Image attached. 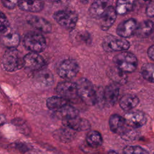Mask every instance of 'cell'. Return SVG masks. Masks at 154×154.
Returning <instances> with one entry per match:
<instances>
[{"instance_id":"cell-1","label":"cell","mask_w":154,"mask_h":154,"mask_svg":"<svg viewBox=\"0 0 154 154\" xmlns=\"http://www.w3.org/2000/svg\"><path fill=\"white\" fill-rule=\"evenodd\" d=\"M76 85L78 97L85 104L91 106L97 102V92L91 81L86 78H82L77 81Z\"/></svg>"},{"instance_id":"cell-2","label":"cell","mask_w":154,"mask_h":154,"mask_svg":"<svg viewBox=\"0 0 154 154\" xmlns=\"http://www.w3.org/2000/svg\"><path fill=\"white\" fill-rule=\"evenodd\" d=\"M1 64L7 72H15L23 67V57L16 48L7 49L4 54Z\"/></svg>"},{"instance_id":"cell-3","label":"cell","mask_w":154,"mask_h":154,"mask_svg":"<svg viewBox=\"0 0 154 154\" xmlns=\"http://www.w3.org/2000/svg\"><path fill=\"white\" fill-rule=\"evenodd\" d=\"M113 62L119 69L123 72L132 73L137 67L138 60L131 52L123 51L116 54L113 58Z\"/></svg>"},{"instance_id":"cell-4","label":"cell","mask_w":154,"mask_h":154,"mask_svg":"<svg viewBox=\"0 0 154 154\" xmlns=\"http://www.w3.org/2000/svg\"><path fill=\"white\" fill-rule=\"evenodd\" d=\"M23 45L31 52L39 53L43 51L46 46L44 36L36 32H29L25 34L23 40Z\"/></svg>"},{"instance_id":"cell-5","label":"cell","mask_w":154,"mask_h":154,"mask_svg":"<svg viewBox=\"0 0 154 154\" xmlns=\"http://www.w3.org/2000/svg\"><path fill=\"white\" fill-rule=\"evenodd\" d=\"M102 46L104 51L108 52H123L129 48L130 43L124 38L108 35L103 39Z\"/></svg>"},{"instance_id":"cell-6","label":"cell","mask_w":154,"mask_h":154,"mask_svg":"<svg viewBox=\"0 0 154 154\" xmlns=\"http://www.w3.org/2000/svg\"><path fill=\"white\" fill-rule=\"evenodd\" d=\"M54 18L60 25L70 29L76 26L78 16L73 11L63 10L56 11L54 14Z\"/></svg>"},{"instance_id":"cell-7","label":"cell","mask_w":154,"mask_h":154,"mask_svg":"<svg viewBox=\"0 0 154 154\" xmlns=\"http://www.w3.org/2000/svg\"><path fill=\"white\" fill-rule=\"evenodd\" d=\"M79 70L78 63L72 59H66L59 65L57 70L58 75L65 79H70L76 76Z\"/></svg>"},{"instance_id":"cell-8","label":"cell","mask_w":154,"mask_h":154,"mask_svg":"<svg viewBox=\"0 0 154 154\" xmlns=\"http://www.w3.org/2000/svg\"><path fill=\"white\" fill-rule=\"evenodd\" d=\"M56 91L60 97L69 101L78 97L76 83L69 81L58 84L56 87Z\"/></svg>"},{"instance_id":"cell-9","label":"cell","mask_w":154,"mask_h":154,"mask_svg":"<svg viewBox=\"0 0 154 154\" xmlns=\"http://www.w3.org/2000/svg\"><path fill=\"white\" fill-rule=\"evenodd\" d=\"M126 125L132 129H137L144 126L147 122L145 114L141 111H128L123 117Z\"/></svg>"},{"instance_id":"cell-10","label":"cell","mask_w":154,"mask_h":154,"mask_svg":"<svg viewBox=\"0 0 154 154\" xmlns=\"http://www.w3.org/2000/svg\"><path fill=\"white\" fill-rule=\"evenodd\" d=\"M43 58L37 53L31 52L23 57V67L32 71H38L45 66Z\"/></svg>"},{"instance_id":"cell-11","label":"cell","mask_w":154,"mask_h":154,"mask_svg":"<svg viewBox=\"0 0 154 154\" xmlns=\"http://www.w3.org/2000/svg\"><path fill=\"white\" fill-rule=\"evenodd\" d=\"M138 23L134 18H130L123 21L117 26V34L122 38H128L135 34Z\"/></svg>"},{"instance_id":"cell-12","label":"cell","mask_w":154,"mask_h":154,"mask_svg":"<svg viewBox=\"0 0 154 154\" xmlns=\"http://www.w3.org/2000/svg\"><path fill=\"white\" fill-rule=\"evenodd\" d=\"M1 43L8 49L16 48L20 43L19 34L10 27L0 36Z\"/></svg>"},{"instance_id":"cell-13","label":"cell","mask_w":154,"mask_h":154,"mask_svg":"<svg viewBox=\"0 0 154 154\" xmlns=\"http://www.w3.org/2000/svg\"><path fill=\"white\" fill-rule=\"evenodd\" d=\"M63 124L65 127L76 131H87L90 128V123L87 119L79 117L78 116L64 120H63Z\"/></svg>"},{"instance_id":"cell-14","label":"cell","mask_w":154,"mask_h":154,"mask_svg":"<svg viewBox=\"0 0 154 154\" xmlns=\"http://www.w3.org/2000/svg\"><path fill=\"white\" fill-rule=\"evenodd\" d=\"M28 23L35 29L44 32L49 33L52 31V25L46 19L37 16H29L26 18Z\"/></svg>"},{"instance_id":"cell-15","label":"cell","mask_w":154,"mask_h":154,"mask_svg":"<svg viewBox=\"0 0 154 154\" xmlns=\"http://www.w3.org/2000/svg\"><path fill=\"white\" fill-rule=\"evenodd\" d=\"M120 88L116 83L110 84L107 85L103 93V99L108 106L114 105L117 102L119 95Z\"/></svg>"},{"instance_id":"cell-16","label":"cell","mask_w":154,"mask_h":154,"mask_svg":"<svg viewBox=\"0 0 154 154\" xmlns=\"http://www.w3.org/2000/svg\"><path fill=\"white\" fill-rule=\"evenodd\" d=\"M34 81L37 85L42 87H50L54 82V78L52 72L48 69H42L37 72L34 76Z\"/></svg>"},{"instance_id":"cell-17","label":"cell","mask_w":154,"mask_h":154,"mask_svg":"<svg viewBox=\"0 0 154 154\" xmlns=\"http://www.w3.org/2000/svg\"><path fill=\"white\" fill-rule=\"evenodd\" d=\"M117 13L115 8L109 5L100 18V26L103 31H107L115 22Z\"/></svg>"},{"instance_id":"cell-18","label":"cell","mask_w":154,"mask_h":154,"mask_svg":"<svg viewBox=\"0 0 154 154\" xmlns=\"http://www.w3.org/2000/svg\"><path fill=\"white\" fill-rule=\"evenodd\" d=\"M109 125L111 131L121 135L128 128L124 117L119 114H112L109 119Z\"/></svg>"},{"instance_id":"cell-19","label":"cell","mask_w":154,"mask_h":154,"mask_svg":"<svg viewBox=\"0 0 154 154\" xmlns=\"http://www.w3.org/2000/svg\"><path fill=\"white\" fill-rule=\"evenodd\" d=\"M140 103L139 98L133 94H127L122 96L119 100V105L120 108L126 111H129L135 106H137Z\"/></svg>"},{"instance_id":"cell-20","label":"cell","mask_w":154,"mask_h":154,"mask_svg":"<svg viewBox=\"0 0 154 154\" xmlns=\"http://www.w3.org/2000/svg\"><path fill=\"white\" fill-rule=\"evenodd\" d=\"M18 6L22 10L37 13L43 10L44 2L41 1H20Z\"/></svg>"},{"instance_id":"cell-21","label":"cell","mask_w":154,"mask_h":154,"mask_svg":"<svg viewBox=\"0 0 154 154\" xmlns=\"http://www.w3.org/2000/svg\"><path fill=\"white\" fill-rule=\"evenodd\" d=\"M108 7V2L106 1H94L89 8V14L93 18L100 19Z\"/></svg>"},{"instance_id":"cell-22","label":"cell","mask_w":154,"mask_h":154,"mask_svg":"<svg viewBox=\"0 0 154 154\" xmlns=\"http://www.w3.org/2000/svg\"><path fill=\"white\" fill-rule=\"evenodd\" d=\"M68 104H69V100L60 96H52L49 97L46 100L48 108L55 112L58 111Z\"/></svg>"},{"instance_id":"cell-23","label":"cell","mask_w":154,"mask_h":154,"mask_svg":"<svg viewBox=\"0 0 154 154\" xmlns=\"http://www.w3.org/2000/svg\"><path fill=\"white\" fill-rule=\"evenodd\" d=\"M153 29V22L150 20H146L138 25L135 34L139 37L145 38L152 34Z\"/></svg>"},{"instance_id":"cell-24","label":"cell","mask_w":154,"mask_h":154,"mask_svg":"<svg viewBox=\"0 0 154 154\" xmlns=\"http://www.w3.org/2000/svg\"><path fill=\"white\" fill-rule=\"evenodd\" d=\"M55 114L58 118L64 120L78 117L79 115V111L75 107L72 106L69 103L58 111L56 112Z\"/></svg>"},{"instance_id":"cell-25","label":"cell","mask_w":154,"mask_h":154,"mask_svg":"<svg viewBox=\"0 0 154 154\" xmlns=\"http://www.w3.org/2000/svg\"><path fill=\"white\" fill-rule=\"evenodd\" d=\"M134 1L119 0L116 2V11L117 14L120 15H125L129 13L134 7Z\"/></svg>"},{"instance_id":"cell-26","label":"cell","mask_w":154,"mask_h":154,"mask_svg":"<svg viewBox=\"0 0 154 154\" xmlns=\"http://www.w3.org/2000/svg\"><path fill=\"white\" fill-rule=\"evenodd\" d=\"M108 73L109 78L117 84H123L127 81L126 73L121 71L116 66L111 68Z\"/></svg>"},{"instance_id":"cell-27","label":"cell","mask_w":154,"mask_h":154,"mask_svg":"<svg viewBox=\"0 0 154 154\" xmlns=\"http://www.w3.org/2000/svg\"><path fill=\"white\" fill-rule=\"evenodd\" d=\"M86 141L88 144L92 147H98L102 143V137L101 134L96 131H90L86 137Z\"/></svg>"},{"instance_id":"cell-28","label":"cell","mask_w":154,"mask_h":154,"mask_svg":"<svg viewBox=\"0 0 154 154\" xmlns=\"http://www.w3.org/2000/svg\"><path fill=\"white\" fill-rule=\"evenodd\" d=\"M141 73L142 76L146 81L154 83V64L145 63L141 69Z\"/></svg>"},{"instance_id":"cell-29","label":"cell","mask_w":154,"mask_h":154,"mask_svg":"<svg viewBox=\"0 0 154 154\" xmlns=\"http://www.w3.org/2000/svg\"><path fill=\"white\" fill-rule=\"evenodd\" d=\"M74 131L65 127V128L60 129L55 132V137L60 141H66L70 140L74 137Z\"/></svg>"},{"instance_id":"cell-30","label":"cell","mask_w":154,"mask_h":154,"mask_svg":"<svg viewBox=\"0 0 154 154\" xmlns=\"http://www.w3.org/2000/svg\"><path fill=\"white\" fill-rule=\"evenodd\" d=\"M123 154H149V153L139 146H126L123 149Z\"/></svg>"},{"instance_id":"cell-31","label":"cell","mask_w":154,"mask_h":154,"mask_svg":"<svg viewBox=\"0 0 154 154\" xmlns=\"http://www.w3.org/2000/svg\"><path fill=\"white\" fill-rule=\"evenodd\" d=\"M9 24L8 20L6 16L0 11V35L10 27Z\"/></svg>"},{"instance_id":"cell-32","label":"cell","mask_w":154,"mask_h":154,"mask_svg":"<svg viewBox=\"0 0 154 154\" xmlns=\"http://www.w3.org/2000/svg\"><path fill=\"white\" fill-rule=\"evenodd\" d=\"M146 13L150 17H154V1H151L147 5Z\"/></svg>"},{"instance_id":"cell-33","label":"cell","mask_w":154,"mask_h":154,"mask_svg":"<svg viewBox=\"0 0 154 154\" xmlns=\"http://www.w3.org/2000/svg\"><path fill=\"white\" fill-rule=\"evenodd\" d=\"M2 3L4 7L7 8H14L16 5H18V1H2Z\"/></svg>"},{"instance_id":"cell-34","label":"cell","mask_w":154,"mask_h":154,"mask_svg":"<svg viewBox=\"0 0 154 154\" xmlns=\"http://www.w3.org/2000/svg\"><path fill=\"white\" fill-rule=\"evenodd\" d=\"M147 52L148 57L154 61V45H152L148 48Z\"/></svg>"},{"instance_id":"cell-35","label":"cell","mask_w":154,"mask_h":154,"mask_svg":"<svg viewBox=\"0 0 154 154\" xmlns=\"http://www.w3.org/2000/svg\"><path fill=\"white\" fill-rule=\"evenodd\" d=\"M108 154H119L117 152L114 151V150H110L108 152Z\"/></svg>"},{"instance_id":"cell-36","label":"cell","mask_w":154,"mask_h":154,"mask_svg":"<svg viewBox=\"0 0 154 154\" xmlns=\"http://www.w3.org/2000/svg\"><path fill=\"white\" fill-rule=\"evenodd\" d=\"M152 38H153V40H154V29H153V32H152Z\"/></svg>"}]
</instances>
